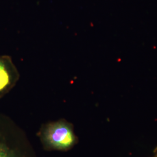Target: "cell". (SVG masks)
I'll return each mask as SVG.
<instances>
[{"label": "cell", "mask_w": 157, "mask_h": 157, "mask_svg": "<svg viewBox=\"0 0 157 157\" xmlns=\"http://www.w3.org/2000/svg\"><path fill=\"white\" fill-rule=\"evenodd\" d=\"M42 139L45 146L57 150H67L76 141L71 126L63 121L48 124L43 132Z\"/></svg>", "instance_id": "6da1fadb"}, {"label": "cell", "mask_w": 157, "mask_h": 157, "mask_svg": "<svg viewBox=\"0 0 157 157\" xmlns=\"http://www.w3.org/2000/svg\"><path fill=\"white\" fill-rule=\"evenodd\" d=\"M19 78V72L11 58L0 56V97L11 90Z\"/></svg>", "instance_id": "7a4b0ae2"}, {"label": "cell", "mask_w": 157, "mask_h": 157, "mask_svg": "<svg viewBox=\"0 0 157 157\" xmlns=\"http://www.w3.org/2000/svg\"><path fill=\"white\" fill-rule=\"evenodd\" d=\"M0 157H18L16 153L0 139Z\"/></svg>", "instance_id": "3957f363"}, {"label": "cell", "mask_w": 157, "mask_h": 157, "mask_svg": "<svg viewBox=\"0 0 157 157\" xmlns=\"http://www.w3.org/2000/svg\"><path fill=\"white\" fill-rule=\"evenodd\" d=\"M155 157H157V152H156V154H155Z\"/></svg>", "instance_id": "277c9868"}]
</instances>
